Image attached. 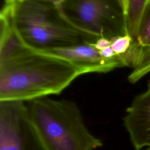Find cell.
Wrapping results in <instances>:
<instances>
[{"mask_svg":"<svg viewBox=\"0 0 150 150\" xmlns=\"http://www.w3.org/2000/svg\"><path fill=\"white\" fill-rule=\"evenodd\" d=\"M81 74L69 61L26 43L0 58V101L27 103L59 94Z\"/></svg>","mask_w":150,"mask_h":150,"instance_id":"cell-1","label":"cell"},{"mask_svg":"<svg viewBox=\"0 0 150 150\" xmlns=\"http://www.w3.org/2000/svg\"><path fill=\"white\" fill-rule=\"evenodd\" d=\"M26 104L46 150H96L103 146L102 141L87 128L74 101L44 97Z\"/></svg>","mask_w":150,"mask_h":150,"instance_id":"cell-2","label":"cell"},{"mask_svg":"<svg viewBox=\"0 0 150 150\" xmlns=\"http://www.w3.org/2000/svg\"><path fill=\"white\" fill-rule=\"evenodd\" d=\"M50 5L39 0L15 3L14 21L24 41L38 49L69 46L83 42V35L80 32L64 21L60 22L53 17L54 6L52 8Z\"/></svg>","mask_w":150,"mask_h":150,"instance_id":"cell-3","label":"cell"},{"mask_svg":"<svg viewBox=\"0 0 150 150\" xmlns=\"http://www.w3.org/2000/svg\"><path fill=\"white\" fill-rule=\"evenodd\" d=\"M56 8L60 18L83 35L96 40L128 33L125 17L114 0H67Z\"/></svg>","mask_w":150,"mask_h":150,"instance_id":"cell-4","label":"cell"},{"mask_svg":"<svg viewBox=\"0 0 150 150\" xmlns=\"http://www.w3.org/2000/svg\"><path fill=\"white\" fill-rule=\"evenodd\" d=\"M0 150H46L25 102L0 101Z\"/></svg>","mask_w":150,"mask_h":150,"instance_id":"cell-5","label":"cell"},{"mask_svg":"<svg viewBox=\"0 0 150 150\" xmlns=\"http://www.w3.org/2000/svg\"><path fill=\"white\" fill-rule=\"evenodd\" d=\"M38 50L69 61L77 67L83 74L88 73H105L115 68L126 66L121 56L105 58L101 54L100 50L95 48L88 41H84L69 46Z\"/></svg>","mask_w":150,"mask_h":150,"instance_id":"cell-6","label":"cell"},{"mask_svg":"<svg viewBox=\"0 0 150 150\" xmlns=\"http://www.w3.org/2000/svg\"><path fill=\"white\" fill-rule=\"evenodd\" d=\"M123 124L136 150L150 148V83L146 90L136 96L127 108Z\"/></svg>","mask_w":150,"mask_h":150,"instance_id":"cell-7","label":"cell"},{"mask_svg":"<svg viewBox=\"0 0 150 150\" xmlns=\"http://www.w3.org/2000/svg\"><path fill=\"white\" fill-rule=\"evenodd\" d=\"M134 42L136 60L128 77L132 84L150 72V0L141 15Z\"/></svg>","mask_w":150,"mask_h":150,"instance_id":"cell-8","label":"cell"},{"mask_svg":"<svg viewBox=\"0 0 150 150\" xmlns=\"http://www.w3.org/2000/svg\"><path fill=\"white\" fill-rule=\"evenodd\" d=\"M148 1L127 0V11L125 16L127 29L128 33L134 40L136 36L141 15Z\"/></svg>","mask_w":150,"mask_h":150,"instance_id":"cell-9","label":"cell"},{"mask_svg":"<svg viewBox=\"0 0 150 150\" xmlns=\"http://www.w3.org/2000/svg\"><path fill=\"white\" fill-rule=\"evenodd\" d=\"M111 47L118 56H123L130 50L134 42L133 38L128 34L119 35L110 39Z\"/></svg>","mask_w":150,"mask_h":150,"instance_id":"cell-10","label":"cell"},{"mask_svg":"<svg viewBox=\"0 0 150 150\" xmlns=\"http://www.w3.org/2000/svg\"><path fill=\"white\" fill-rule=\"evenodd\" d=\"M91 43L93 46L98 50H103L104 49L110 47L111 46L110 39L105 36H101L96 40L95 42Z\"/></svg>","mask_w":150,"mask_h":150,"instance_id":"cell-11","label":"cell"},{"mask_svg":"<svg viewBox=\"0 0 150 150\" xmlns=\"http://www.w3.org/2000/svg\"><path fill=\"white\" fill-rule=\"evenodd\" d=\"M100 52L101 54L105 58H112L118 56L115 54V53L114 52L111 46L105 48L103 50H100Z\"/></svg>","mask_w":150,"mask_h":150,"instance_id":"cell-12","label":"cell"},{"mask_svg":"<svg viewBox=\"0 0 150 150\" xmlns=\"http://www.w3.org/2000/svg\"><path fill=\"white\" fill-rule=\"evenodd\" d=\"M118 6L120 8L122 13H124L125 17L126 16L127 11V0H114ZM126 20V19H125Z\"/></svg>","mask_w":150,"mask_h":150,"instance_id":"cell-13","label":"cell"},{"mask_svg":"<svg viewBox=\"0 0 150 150\" xmlns=\"http://www.w3.org/2000/svg\"><path fill=\"white\" fill-rule=\"evenodd\" d=\"M39 1H44L49 4H50L52 5H53L56 8H58L61 7L67 0H39Z\"/></svg>","mask_w":150,"mask_h":150,"instance_id":"cell-14","label":"cell"},{"mask_svg":"<svg viewBox=\"0 0 150 150\" xmlns=\"http://www.w3.org/2000/svg\"><path fill=\"white\" fill-rule=\"evenodd\" d=\"M24 0H5V4H13V3L22 2Z\"/></svg>","mask_w":150,"mask_h":150,"instance_id":"cell-15","label":"cell"},{"mask_svg":"<svg viewBox=\"0 0 150 150\" xmlns=\"http://www.w3.org/2000/svg\"><path fill=\"white\" fill-rule=\"evenodd\" d=\"M146 150H150V148H148Z\"/></svg>","mask_w":150,"mask_h":150,"instance_id":"cell-16","label":"cell"}]
</instances>
